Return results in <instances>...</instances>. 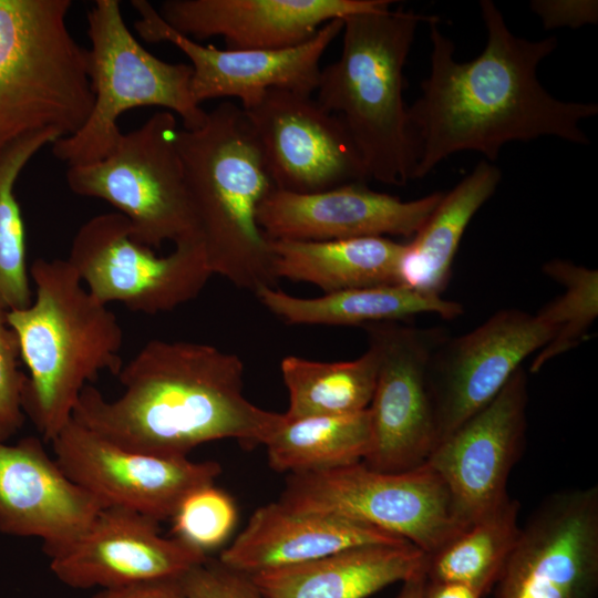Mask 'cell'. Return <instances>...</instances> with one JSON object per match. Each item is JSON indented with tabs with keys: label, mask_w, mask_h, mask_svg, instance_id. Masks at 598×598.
Masks as SVG:
<instances>
[{
	"label": "cell",
	"mask_w": 598,
	"mask_h": 598,
	"mask_svg": "<svg viewBox=\"0 0 598 598\" xmlns=\"http://www.w3.org/2000/svg\"><path fill=\"white\" fill-rule=\"evenodd\" d=\"M390 0H166L161 18L200 42L221 37L228 50H280L311 39L334 19L373 10Z\"/></svg>",
	"instance_id": "obj_21"
},
{
	"label": "cell",
	"mask_w": 598,
	"mask_h": 598,
	"mask_svg": "<svg viewBox=\"0 0 598 598\" xmlns=\"http://www.w3.org/2000/svg\"><path fill=\"white\" fill-rule=\"evenodd\" d=\"M425 560L409 542L371 544L250 576L264 598H367L424 574Z\"/></svg>",
	"instance_id": "obj_23"
},
{
	"label": "cell",
	"mask_w": 598,
	"mask_h": 598,
	"mask_svg": "<svg viewBox=\"0 0 598 598\" xmlns=\"http://www.w3.org/2000/svg\"><path fill=\"white\" fill-rule=\"evenodd\" d=\"M66 260L99 301L121 302L146 315L193 300L213 276L199 240L176 244L159 256L133 238L128 219L117 212L86 220L74 235Z\"/></svg>",
	"instance_id": "obj_10"
},
{
	"label": "cell",
	"mask_w": 598,
	"mask_h": 598,
	"mask_svg": "<svg viewBox=\"0 0 598 598\" xmlns=\"http://www.w3.org/2000/svg\"><path fill=\"white\" fill-rule=\"evenodd\" d=\"M501 169L482 159L443 195L431 215L404 244L399 262V283L432 296H442L463 235L482 206L495 194Z\"/></svg>",
	"instance_id": "obj_24"
},
{
	"label": "cell",
	"mask_w": 598,
	"mask_h": 598,
	"mask_svg": "<svg viewBox=\"0 0 598 598\" xmlns=\"http://www.w3.org/2000/svg\"><path fill=\"white\" fill-rule=\"evenodd\" d=\"M379 358L371 403L370 443L362 463L398 473L424 465L437 446L429 364L447 337L440 328H416L402 321L363 327Z\"/></svg>",
	"instance_id": "obj_11"
},
{
	"label": "cell",
	"mask_w": 598,
	"mask_h": 598,
	"mask_svg": "<svg viewBox=\"0 0 598 598\" xmlns=\"http://www.w3.org/2000/svg\"><path fill=\"white\" fill-rule=\"evenodd\" d=\"M181 582L187 598H264L249 574L209 557L187 571Z\"/></svg>",
	"instance_id": "obj_34"
},
{
	"label": "cell",
	"mask_w": 598,
	"mask_h": 598,
	"mask_svg": "<svg viewBox=\"0 0 598 598\" xmlns=\"http://www.w3.org/2000/svg\"><path fill=\"white\" fill-rule=\"evenodd\" d=\"M423 598H481V596L472 588L461 584L425 579Z\"/></svg>",
	"instance_id": "obj_37"
},
{
	"label": "cell",
	"mask_w": 598,
	"mask_h": 598,
	"mask_svg": "<svg viewBox=\"0 0 598 598\" xmlns=\"http://www.w3.org/2000/svg\"><path fill=\"white\" fill-rule=\"evenodd\" d=\"M442 195L433 192L403 200L370 189L364 182L311 194L275 189L258 209V224L269 239L412 238Z\"/></svg>",
	"instance_id": "obj_19"
},
{
	"label": "cell",
	"mask_w": 598,
	"mask_h": 598,
	"mask_svg": "<svg viewBox=\"0 0 598 598\" xmlns=\"http://www.w3.org/2000/svg\"><path fill=\"white\" fill-rule=\"evenodd\" d=\"M480 11L485 45L466 62L455 59V45L441 31L439 17L432 14L426 22L430 70L421 94L408 106L412 179L425 177L460 152H475L494 163L512 142L555 137L589 144L582 122L598 114V105L559 100L537 76L540 62L557 48V38L529 40L514 34L491 0H482Z\"/></svg>",
	"instance_id": "obj_1"
},
{
	"label": "cell",
	"mask_w": 598,
	"mask_h": 598,
	"mask_svg": "<svg viewBox=\"0 0 598 598\" xmlns=\"http://www.w3.org/2000/svg\"><path fill=\"white\" fill-rule=\"evenodd\" d=\"M237 518L231 496L208 484L189 492L169 519L174 537L208 555L225 544Z\"/></svg>",
	"instance_id": "obj_32"
},
{
	"label": "cell",
	"mask_w": 598,
	"mask_h": 598,
	"mask_svg": "<svg viewBox=\"0 0 598 598\" xmlns=\"http://www.w3.org/2000/svg\"><path fill=\"white\" fill-rule=\"evenodd\" d=\"M519 508V502L509 496L440 549L426 555L425 579L467 586L481 598L489 594L518 539Z\"/></svg>",
	"instance_id": "obj_28"
},
{
	"label": "cell",
	"mask_w": 598,
	"mask_h": 598,
	"mask_svg": "<svg viewBox=\"0 0 598 598\" xmlns=\"http://www.w3.org/2000/svg\"><path fill=\"white\" fill-rule=\"evenodd\" d=\"M91 598H187V596L181 579H163L100 589Z\"/></svg>",
	"instance_id": "obj_36"
},
{
	"label": "cell",
	"mask_w": 598,
	"mask_h": 598,
	"mask_svg": "<svg viewBox=\"0 0 598 598\" xmlns=\"http://www.w3.org/2000/svg\"><path fill=\"white\" fill-rule=\"evenodd\" d=\"M87 72L93 106L83 126L52 144L68 166L105 157L122 132L120 116L135 107L156 106L177 114L183 127L200 126L207 112L192 95V68L150 53L125 24L117 0H96L87 12Z\"/></svg>",
	"instance_id": "obj_7"
},
{
	"label": "cell",
	"mask_w": 598,
	"mask_h": 598,
	"mask_svg": "<svg viewBox=\"0 0 598 598\" xmlns=\"http://www.w3.org/2000/svg\"><path fill=\"white\" fill-rule=\"evenodd\" d=\"M256 297L271 313L289 324L367 326L404 321L422 313L455 319L463 313L456 301L419 292L406 286L385 285L303 298L275 287H264Z\"/></svg>",
	"instance_id": "obj_26"
},
{
	"label": "cell",
	"mask_w": 598,
	"mask_h": 598,
	"mask_svg": "<svg viewBox=\"0 0 598 598\" xmlns=\"http://www.w3.org/2000/svg\"><path fill=\"white\" fill-rule=\"evenodd\" d=\"M62 138L43 131L17 140L0 152V310L28 307L33 293L27 266L25 231L14 185L29 161L45 145Z\"/></svg>",
	"instance_id": "obj_30"
},
{
	"label": "cell",
	"mask_w": 598,
	"mask_h": 598,
	"mask_svg": "<svg viewBox=\"0 0 598 598\" xmlns=\"http://www.w3.org/2000/svg\"><path fill=\"white\" fill-rule=\"evenodd\" d=\"M65 475L103 507L168 519L193 489L214 484L217 462L163 457L124 448L71 419L51 441Z\"/></svg>",
	"instance_id": "obj_14"
},
{
	"label": "cell",
	"mask_w": 598,
	"mask_h": 598,
	"mask_svg": "<svg viewBox=\"0 0 598 598\" xmlns=\"http://www.w3.org/2000/svg\"><path fill=\"white\" fill-rule=\"evenodd\" d=\"M543 272L560 283L564 291L553 299L559 318V329L550 342L538 351L530 364L532 372L578 347L598 317V271L566 259L544 264Z\"/></svg>",
	"instance_id": "obj_31"
},
{
	"label": "cell",
	"mask_w": 598,
	"mask_h": 598,
	"mask_svg": "<svg viewBox=\"0 0 598 598\" xmlns=\"http://www.w3.org/2000/svg\"><path fill=\"white\" fill-rule=\"evenodd\" d=\"M527 404V375L522 367L426 462L445 482L465 527L509 497L507 481L526 441Z\"/></svg>",
	"instance_id": "obj_17"
},
{
	"label": "cell",
	"mask_w": 598,
	"mask_h": 598,
	"mask_svg": "<svg viewBox=\"0 0 598 598\" xmlns=\"http://www.w3.org/2000/svg\"><path fill=\"white\" fill-rule=\"evenodd\" d=\"M140 14L134 22L138 35L150 43L169 42L190 61L194 101L236 97L246 110L270 89L311 94L320 75V61L342 32L343 19L327 22L308 41L280 50H228L203 45L172 29L146 0H133Z\"/></svg>",
	"instance_id": "obj_16"
},
{
	"label": "cell",
	"mask_w": 598,
	"mask_h": 598,
	"mask_svg": "<svg viewBox=\"0 0 598 598\" xmlns=\"http://www.w3.org/2000/svg\"><path fill=\"white\" fill-rule=\"evenodd\" d=\"M529 7L547 30L578 29L598 21L596 0H533Z\"/></svg>",
	"instance_id": "obj_35"
},
{
	"label": "cell",
	"mask_w": 598,
	"mask_h": 598,
	"mask_svg": "<svg viewBox=\"0 0 598 598\" xmlns=\"http://www.w3.org/2000/svg\"><path fill=\"white\" fill-rule=\"evenodd\" d=\"M0 310V442H7L23 425L27 374L20 370V347L16 332Z\"/></svg>",
	"instance_id": "obj_33"
},
{
	"label": "cell",
	"mask_w": 598,
	"mask_h": 598,
	"mask_svg": "<svg viewBox=\"0 0 598 598\" xmlns=\"http://www.w3.org/2000/svg\"><path fill=\"white\" fill-rule=\"evenodd\" d=\"M102 508L38 437L0 442V532L40 538L51 557L82 536Z\"/></svg>",
	"instance_id": "obj_20"
},
{
	"label": "cell",
	"mask_w": 598,
	"mask_h": 598,
	"mask_svg": "<svg viewBox=\"0 0 598 598\" xmlns=\"http://www.w3.org/2000/svg\"><path fill=\"white\" fill-rule=\"evenodd\" d=\"M276 279L308 282L324 293L399 283L404 244L389 237L270 239Z\"/></svg>",
	"instance_id": "obj_25"
},
{
	"label": "cell",
	"mask_w": 598,
	"mask_h": 598,
	"mask_svg": "<svg viewBox=\"0 0 598 598\" xmlns=\"http://www.w3.org/2000/svg\"><path fill=\"white\" fill-rule=\"evenodd\" d=\"M176 143L212 274L254 293L275 287L270 239L258 209L276 186L245 111L223 102L200 126L179 127Z\"/></svg>",
	"instance_id": "obj_3"
},
{
	"label": "cell",
	"mask_w": 598,
	"mask_h": 598,
	"mask_svg": "<svg viewBox=\"0 0 598 598\" xmlns=\"http://www.w3.org/2000/svg\"><path fill=\"white\" fill-rule=\"evenodd\" d=\"M369 443L370 416L365 409L340 415L286 419L266 447L274 471L297 474L362 462Z\"/></svg>",
	"instance_id": "obj_29"
},
{
	"label": "cell",
	"mask_w": 598,
	"mask_h": 598,
	"mask_svg": "<svg viewBox=\"0 0 598 598\" xmlns=\"http://www.w3.org/2000/svg\"><path fill=\"white\" fill-rule=\"evenodd\" d=\"M558 329V312L550 300L535 313L501 309L473 330L446 337L429 364L437 445L487 405Z\"/></svg>",
	"instance_id": "obj_12"
},
{
	"label": "cell",
	"mask_w": 598,
	"mask_h": 598,
	"mask_svg": "<svg viewBox=\"0 0 598 598\" xmlns=\"http://www.w3.org/2000/svg\"><path fill=\"white\" fill-rule=\"evenodd\" d=\"M71 0H0V152L29 134L78 132L93 106Z\"/></svg>",
	"instance_id": "obj_6"
},
{
	"label": "cell",
	"mask_w": 598,
	"mask_h": 598,
	"mask_svg": "<svg viewBox=\"0 0 598 598\" xmlns=\"http://www.w3.org/2000/svg\"><path fill=\"white\" fill-rule=\"evenodd\" d=\"M278 501L293 511L370 524L426 555L466 528L445 482L427 463L398 473L374 471L358 462L290 474Z\"/></svg>",
	"instance_id": "obj_9"
},
{
	"label": "cell",
	"mask_w": 598,
	"mask_h": 598,
	"mask_svg": "<svg viewBox=\"0 0 598 598\" xmlns=\"http://www.w3.org/2000/svg\"><path fill=\"white\" fill-rule=\"evenodd\" d=\"M598 487L548 495L520 526L494 598H595Z\"/></svg>",
	"instance_id": "obj_13"
},
{
	"label": "cell",
	"mask_w": 598,
	"mask_h": 598,
	"mask_svg": "<svg viewBox=\"0 0 598 598\" xmlns=\"http://www.w3.org/2000/svg\"><path fill=\"white\" fill-rule=\"evenodd\" d=\"M116 377L118 398L107 400L87 384L72 419L127 450L188 457L198 445L224 439L266 445L286 420L245 396L243 361L212 344L153 339Z\"/></svg>",
	"instance_id": "obj_2"
},
{
	"label": "cell",
	"mask_w": 598,
	"mask_h": 598,
	"mask_svg": "<svg viewBox=\"0 0 598 598\" xmlns=\"http://www.w3.org/2000/svg\"><path fill=\"white\" fill-rule=\"evenodd\" d=\"M406 540L333 514L293 511L279 501L257 508L218 560L245 574L302 564L351 547Z\"/></svg>",
	"instance_id": "obj_22"
},
{
	"label": "cell",
	"mask_w": 598,
	"mask_h": 598,
	"mask_svg": "<svg viewBox=\"0 0 598 598\" xmlns=\"http://www.w3.org/2000/svg\"><path fill=\"white\" fill-rule=\"evenodd\" d=\"M29 271L31 303L6 316L29 371L24 413L51 442L72 419L82 390L103 371L120 372L123 330L66 259L37 258Z\"/></svg>",
	"instance_id": "obj_4"
},
{
	"label": "cell",
	"mask_w": 598,
	"mask_h": 598,
	"mask_svg": "<svg viewBox=\"0 0 598 598\" xmlns=\"http://www.w3.org/2000/svg\"><path fill=\"white\" fill-rule=\"evenodd\" d=\"M392 3L343 18L341 54L321 68L315 93L346 127L368 178L401 186L414 165L403 71L417 27L432 14Z\"/></svg>",
	"instance_id": "obj_5"
},
{
	"label": "cell",
	"mask_w": 598,
	"mask_h": 598,
	"mask_svg": "<svg viewBox=\"0 0 598 598\" xmlns=\"http://www.w3.org/2000/svg\"><path fill=\"white\" fill-rule=\"evenodd\" d=\"M424 574H417L403 582L395 598H423Z\"/></svg>",
	"instance_id": "obj_38"
},
{
	"label": "cell",
	"mask_w": 598,
	"mask_h": 598,
	"mask_svg": "<svg viewBox=\"0 0 598 598\" xmlns=\"http://www.w3.org/2000/svg\"><path fill=\"white\" fill-rule=\"evenodd\" d=\"M178 128L173 113H154L122 133L105 157L69 166V188L112 205L128 219L133 238L150 248L198 240L177 150Z\"/></svg>",
	"instance_id": "obj_8"
},
{
	"label": "cell",
	"mask_w": 598,
	"mask_h": 598,
	"mask_svg": "<svg viewBox=\"0 0 598 598\" xmlns=\"http://www.w3.org/2000/svg\"><path fill=\"white\" fill-rule=\"evenodd\" d=\"M378 370V352L370 344L362 355L349 361L285 357L280 372L289 402L283 414L287 420H297L363 411L371 403Z\"/></svg>",
	"instance_id": "obj_27"
},
{
	"label": "cell",
	"mask_w": 598,
	"mask_h": 598,
	"mask_svg": "<svg viewBox=\"0 0 598 598\" xmlns=\"http://www.w3.org/2000/svg\"><path fill=\"white\" fill-rule=\"evenodd\" d=\"M244 111L276 189L311 194L368 179L346 127L311 94L270 89Z\"/></svg>",
	"instance_id": "obj_15"
},
{
	"label": "cell",
	"mask_w": 598,
	"mask_h": 598,
	"mask_svg": "<svg viewBox=\"0 0 598 598\" xmlns=\"http://www.w3.org/2000/svg\"><path fill=\"white\" fill-rule=\"evenodd\" d=\"M49 558L51 571L64 585L107 589L181 579L208 555L164 537L150 517L104 507L82 536Z\"/></svg>",
	"instance_id": "obj_18"
}]
</instances>
